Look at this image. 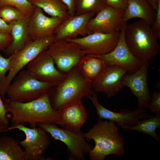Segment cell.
<instances>
[{
    "label": "cell",
    "mask_w": 160,
    "mask_h": 160,
    "mask_svg": "<svg viewBox=\"0 0 160 160\" xmlns=\"http://www.w3.org/2000/svg\"><path fill=\"white\" fill-rule=\"evenodd\" d=\"M5 105L7 112L11 114L13 125L29 124L34 127L39 124H60L58 111L52 106L50 93L28 102H19L8 99Z\"/></svg>",
    "instance_id": "obj_1"
},
{
    "label": "cell",
    "mask_w": 160,
    "mask_h": 160,
    "mask_svg": "<svg viewBox=\"0 0 160 160\" xmlns=\"http://www.w3.org/2000/svg\"><path fill=\"white\" fill-rule=\"evenodd\" d=\"M119 127L110 121L99 120L84 133L86 140H92L95 145L89 153L91 160H104L108 155H123L124 140L119 135Z\"/></svg>",
    "instance_id": "obj_2"
},
{
    "label": "cell",
    "mask_w": 160,
    "mask_h": 160,
    "mask_svg": "<svg viewBox=\"0 0 160 160\" xmlns=\"http://www.w3.org/2000/svg\"><path fill=\"white\" fill-rule=\"evenodd\" d=\"M54 92L50 95L53 108L58 110L81 101L85 97L91 95L92 84L85 77L76 66L66 74L65 79L57 85L54 86Z\"/></svg>",
    "instance_id": "obj_3"
},
{
    "label": "cell",
    "mask_w": 160,
    "mask_h": 160,
    "mask_svg": "<svg viewBox=\"0 0 160 160\" xmlns=\"http://www.w3.org/2000/svg\"><path fill=\"white\" fill-rule=\"evenodd\" d=\"M124 38L130 51L142 61H150L159 54L158 38L151 26L142 19L129 24L127 23Z\"/></svg>",
    "instance_id": "obj_4"
},
{
    "label": "cell",
    "mask_w": 160,
    "mask_h": 160,
    "mask_svg": "<svg viewBox=\"0 0 160 160\" xmlns=\"http://www.w3.org/2000/svg\"><path fill=\"white\" fill-rule=\"evenodd\" d=\"M54 86L40 81L31 76L26 70H22L9 86L6 94L9 99L19 102L31 101L50 93Z\"/></svg>",
    "instance_id": "obj_5"
},
{
    "label": "cell",
    "mask_w": 160,
    "mask_h": 160,
    "mask_svg": "<svg viewBox=\"0 0 160 160\" xmlns=\"http://www.w3.org/2000/svg\"><path fill=\"white\" fill-rule=\"evenodd\" d=\"M55 39L54 34L41 39L31 40L22 49L9 56L10 68L0 87V94L2 98L6 94L8 87L15 77L37 56L46 50Z\"/></svg>",
    "instance_id": "obj_6"
},
{
    "label": "cell",
    "mask_w": 160,
    "mask_h": 160,
    "mask_svg": "<svg viewBox=\"0 0 160 160\" xmlns=\"http://www.w3.org/2000/svg\"><path fill=\"white\" fill-rule=\"evenodd\" d=\"M37 126L44 130L54 139L65 144L68 148L70 160L84 159L92 148L87 142L84 133L81 131L74 132L59 128L53 123L39 124Z\"/></svg>",
    "instance_id": "obj_7"
},
{
    "label": "cell",
    "mask_w": 160,
    "mask_h": 160,
    "mask_svg": "<svg viewBox=\"0 0 160 160\" xmlns=\"http://www.w3.org/2000/svg\"><path fill=\"white\" fill-rule=\"evenodd\" d=\"M46 52L59 70L64 74L77 66L86 55L76 43L67 40L55 41Z\"/></svg>",
    "instance_id": "obj_8"
},
{
    "label": "cell",
    "mask_w": 160,
    "mask_h": 160,
    "mask_svg": "<svg viewBox=\"0 0 160 160\" xmlns=\"http://www.w3.org/2000/svg\"><path fill=\"white\" fill-rule=\"evenodd\" d=\"M17 129L25 134V139L19 142L24 149L27 160H42V155L50 143L49 138L44 130L37 126L31 128L18 124L8 127L6 131Z\"/></svg>",
    "instance_id": "obj_9"
},
{
    "label": "cell",
    "mask_w": 160,
    "mask_h": 160,
    "mask_svg": "<svg viewBox=\"0 0 160 160\" xmlns=\"http://www.w3.org/2000/svg\"><path fill=\"white\" fill-rule=\"evenodd\" d=\"M120 34V31L111 33L96 32L67 40L76 43L86 55L99 56L107 54L114 48Z\"/></svg>",
    "instance_id": "obj_10"
},
{
    "label": "cell",
    "mask_w": 160,
    "mask_h": 160,
    "mask_svg": "<svg viewBox=\"0 0 160 160\" xmlns=\"http://www.w3.org/2000/svg\"><path fill=\"white\" fill-rule=\"evenodd\" d=\"M127 23L122 24L119 40L112 51L102 55L91 56L100 58L106 65L118 66L127 70L128 73H132L140 67L143 61L133 55L127 44L124 38V30Z\"/></svg>",
    "instance_id": "obj_11"
},
{
    "label": "cell",
    "mask_w": 160,
    "mask_h": 160,
    "mask_svg": "<svg viewBox=\"0 0 160 160\" xmlns=\"http://www.w3.org/2000/svg\"><path fill=\"white\" fill-rule=\"evenodd\" d=\"M52 58L45 50L37 56L27 65V71L33 77L54 86L59 84L65 78L64 74L55 67Z\"/></svg>",
    "instance_id": "obj_12"
},
{
    "label": "cell",
    "mask_w": 160,
    "mask_h": 160,
    "mask_svg": "<svg viewBox=\"0 0 160 160\" xmlns=\"http://www.w3.org/2000/svg\"><path fill=\"white\" fill-rule=\"evenodd\" d=\"M95 107L99 119L108 120L116 123L121 127L124 126L135 125L140 119H145L152 117L146 112L144 109L137 108L134 111L128 109L121 110L119 112L108 109L103 106L98 102L96 92L92 90L91 94L87 97Z\"/></svg>",
    "instance_id": "obj_13"
},
{
    "label": "cell",
    "mask_w": 160,
    "mask_h": 160,
    "mask_svg": "<svg viewBox=\"0 0 160 160\" xmlns=\"http://www.w3.org/2000/svg\"><path fill=\"white\" fill-rule=\"evenodd\" d=\"M149 61H143L140 67L135 72L126 74L122 79L124 87H128L136 97L137 108H148L151 96L148 84V73Z\"/></svg>",
    "instance_id": "obj_14"
},
{
    "label": "cell",
    "mask_w": 160,
    "mask_h": 160,
    "mask_svg": "<svg viewBox=\"0 0 160 160\" xmlns=\"http://www.w3.org/2000/svg\"><path fill=\"white\" fill-rule=\"evenodd\" d=\"M124 11L106 5L89 21L87 35L96 32L106 33L119 31L123 24Z\"/></svg>",
    "instance_id": "obj_15"
},
{
    "label": "cell",
    "mask_w": 160,
    "mask_h": 160,
    "mask_svg": "<svg viewBox=\"0 0 160 160\" xmlns=\"http://www.w3.org/2000/svg\"><path fill=\"white\" fill-rule=\"evenodd\" d=\"M128 72L125 69L116 65H106L99 76L92 83V90L95 92L105 94L108 98L111 97L124 88L122 79Z\"/></svg>",
    "instance_id": "obj_16"
},
{
    "label": "cell",
    "mask_w": 160,
    "mask_h": 160,
    "mask_svg": "<svg viewBox=\"0 0 160 160\" xmlns=\"http://www.w3.org/2000/svg\"><path fill=\"white\" fill-rule=\"evenodd\" d=\"M63 21L59 17L46 16L41 9L35 7L28 20L30 39L37 40L54 35L55 30Z\"/></svg>",
    "instance_id": "obj_17"
},
{
    "label": "cell",
    "mask_w": 160,
    "mask_h": 160,
    "mask_svg": "<svg viewBox=\"0 0 160 160\" xmlns=\"http://www.w3.org/2000/svg\"><path fill=\"white\" fill-rule=\"evenodd\" d=\"M95 14L87 13L69 16L55 30V41L72 39L87 35L88 23Z\"/></svg>",
    "instance_id": "obj_18"
},
{
    "label": "cell",
    "mask_w": 160,
    "mask_h": 160,
    "mask_svg": "<svg viewBox=\"0 0 160 160\" xmlns=\"http://www.w3.org/2000/svg\"><path fill=\"white\" fill-rule=\"evenodd\" d=\"M59 124L64 128L78 132L87 117V111L81 101L62 108L58 110Z\"/></svg>",
    "instance_id": "obj_19"
},
{
    "label": "cell",
    "mask_w": 160,
    "mask_h": 160,
    "mask_svg": "<svg viewBox=\"0 0 160 160\" xmlns=\"http://www.w3.org/2000/svg\"><path fill=\"white\" fill-rule=\"evenodd\" d=\"M127 4L122 18V24L130 19L138 18L151 26L156 17L155 10L146 0H127Z\"/></svg>",
    "instance_id": "obj_20"
},
{
    "label": "cell",
    "mask_w": 160,
    "mask_h": 160,
    "mask_svg": "<svg viewBox=\"0 0 160 160\" xmlns=\"http://www.w3.org/2000/svg\"><path fill=\"white\" fill-rule=\"evenodd\" d=\"M29 17L14 21L9 24L11 26L12 41L5 50L6 54L9 56L22 49L31 40L28 31Z\"/></svg>",
    "instance_id": "obj_21"
},
{
    "label": "cell",
    "mask_w": 160,
    "mask_h": 160,
    "mask_svg": "<svg viewBox=\"0 0 160 160\" xmlns=\"http://www.w3.org/2000/svg\"><path fill=\"white\" fill-rule=\"evenodd\" d=\"M0 160H27L19 142L13 137H0Z\"/></svg>",
    "instance_id": "obj_22"
},
{
    "label": "cell",
    "mask_w": 160,
    "mask_h": 160,
    "mask_svg": "<svg viewBox=\"0 0 160 160\" xmlns=\"http://www.w3.org/2000/svg\"><path fill=\"white\" fill-rule=\"evenodd\" d=\"M106 66L104 61L100 58L86 55L77 66L92 84L101 74Z\"/></svg>",
    "instance_id": "obj_23"
},
{
    "label": "cell",
    "mask_w": 160,
    "mask_h": 160,
    "mask_svg": "<svg viewBox=\"0 0 160 160\" xmlns=\"http://www.w3.org/2000/svg\"><path fill=\"white\" fill-rule=\"evenodd\" d=\"M28 0L32 5L40 8L50 16L63 20L69 16L68 8L61 0Z\"/></svg>",
    "instance_id": "obj_24"
},
{
    "label": "cell",
    "mask_w": 160,
    "mask_h": 160,
    "mask_svg": "<svg viewBox=\"0 0 160 160\" xmlns=\"http://www.w3.org/2000/svg\"><path fill=\"white\" fill-rule=\"evenodd\" d=\"M160 127V114L140 121L135 125L132 126H124L121 128L129 131H135L148 134L153 137L158 142L160 139L157 135L156 129Z\"/></svg>",
    "instance_id": "obj_25"
},
{
    "label": "cell",
    "mask_w": 160,
    "mask_h": 160,
    "mask_svg": "<svg viewBox=\"0 0 160 160\" xmlns=\"http://www.w3.org/2000/svg\"><path fill=\"white\" fill-rule=\"evenodd\" d=\"M106 5L105 0H75V15L96 14Z\"/></svg>",
    "instance_id": "obj_26"
},
{
    "label": "cell",
    "mask_w": 160,
    "mask_h": 160,
    "mask_svg": "<svg viewBox=\"0 0 160 160\" xmlns=\"http://www.w3.org/2000/svg\"><path fill=\"white\" fill-rule=\"evenodd\" d=\"M0 17L8 24L28 17L19 9L11 5L0 7Z\"/></svg>",
    "instance_id": "obj_27"
},
{
    "label": "cell",
    "mask_w": 160,
    "mask_h": 160,
    "mask_svg": "<svg viewBox=\"0 0 160 160\" xmlns=\"http://www.w3.org/2000/svg\"><path fill=\"white\" fill-rule=\"evenodd\" d=\"M6 5L16 7L28 17L30 16L35 8L28 0H0V7Z\"/></svg>",
    "instance_id": "obj_28"
},
{
    "label": "cell",
    "mask_w": 160,
    "mask_h": 160,
    "mask_svg": "<svg viewBox=\"0 0 160 160\" xmlns=\"http://www.w3.org/2000/svg\"><path fill=\"white\" fill-rule=\"evenodd\" d=\"M151 112L160 114V92H153L148 106Z\"/></svg>",
    "instance_id": "obj_29"
},
{
    "label": "cell",
    "mask_w": 160,
    "mask_h": 160,
    "mask_svg": "<svg viewBox=\"0 0 160 160\" xmlns=\"http://www.w3.org/2000/svg\"><path fill=\"white\" fill-rule=\"evenodd\" d=\"M10 66V57H5L0 53V87L6 78L7 73L9 71Z\"/></svg>",
    "instance_id": "obj_30"
},
{
    "label": "cell",
    "mask_w": 160,
    "mask_h": 160,
    "mask_svg": "<svg viewBox=\"0 0 160 160\" xmlns=\"http://www.w3.org/2000/svg\"><path fill=\"white\" fill-rule=\"evenodd\" d=\"M155 11V18L151 27L159 39L160 37V1Z\"/></svg>",
    "instance_id": "obj_31"
},
{
    "label": "cell",
    "mask_w": 160,
    "mask_h": 160,
    "mask_svg": "<svg viewBox=\"0 0 160 160\" xmlns=\"http://www.w3.org/2000/svg\"><path fill=\"white\" fill-rule=\"evenodd\" d=\"M106 5L113 8L124 10L127 4V0H105Z\"/></svg>",
    "instance_id": "obj_32"
},
{
    "label": "cell",
    "mask_w": 160,
    "mask_h": 160,
    "mask_svg": "<svg viewBox=\"0 0 160 160\" xmlns=\"http://www.w3.org/2000/svg\"><path fill=\"white\" fill-rule=\"evenodd\" d=\"M7 113L5 104L3 102L0 94V122L7 127L9 121L7 116Z\"/></svg>",
    "instance_id": "obj_33"
},
{
    "label": "cell",
    "mask_w": 160,
    "mask_h": 160,
    "mask_svg": "<svg viewBox=\"0 0 160 160\" xmlns=\"http://www.w3.org/2000/svg\"><path fill=\"white\" fill-rule=\"evenodd\" d=\"M12 41L11 34L0 33V51L5 50Z\"/></svg>",
    "instance_id": "obj_34"
},
{
    "label": "cell",
    "mask_w": 160,
    "mask_h": 160,
    "mask_svg": "<svg viewBox=\"0 0 160 160\" xmlns=\"http://www.w3.org/2000/svg\"><path fill=\"white\" fill-rule=\"evenodd\" d=\"M61 0L68 8L69 16H71L75 15V0Z\"/></svg>",
    "instance_id": "obj_35"
},
{
    "label": "cell",
    "mask_w": 160,
    "mask_h": 160,
    "mask_svg": "<svg viewBox=\"0 0 160 160\" xmlns=\"http://www.w3.org/2000/svg\"><path fill=\"white\" fill-rule=\"evenodd\" d=\"M11 32L10 25L0 17V33L10 34Z\"/></svg>",
    "instance_id": "obj_36"
},
{
    "label": "cell",
    "mask_w": 160,
    "mask_h": 160,
    "mask_svg": "<svg viewBox=\"0 0 160 160\" xmlns=\"http://www.w3.org/2000/svg\"><path fill=\"white\" fill-rule=\"evenodd\" d=\"M146 0L155 10L157 8L159 3L160 1V0Z\"/></svg>",
    "instance_id": "obj_37"
},
{
    "label": "cell",
    "mask_w": 160,
    "mask_h": 160,
    "mask_svg": "<svg viewBox=\"0 0 160 160\" xmlns=\"http://www.w3.org/2000/svg\"><path fill=\"white\" fill-rule=\"evenodd\" d=\"M7 128L0 122V134L6 132Z\"/></svg>",
    "instance_id": "obj_38"
}]
</instances>
